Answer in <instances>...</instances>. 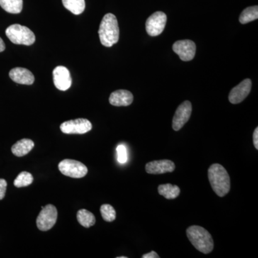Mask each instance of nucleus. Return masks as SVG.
Masks as SVG:
<instances>
[{
  "label": "nucleus",
  "instance_id": "nucleus-2",
  "mask_svg": "<svg viewBox=\"0 0 258 258\" xmlns=\"http://www.w3.org/2000/svg\"><path fill=\"white\" fill-rule=\"evenodd\" d=\"M98 34L103 46L112 47L118 42L119 39V28L116 17L114 15L108 13L103 17Z\"/></svg>",
  "mask_w": 258,
  "mask_h": 258
},
{
  "label": "nucleus",
  "instance_id": "nucleus-22",
  "mask_svg": "<svg viewBox=\"0 0 258 258\" xmlns=\"http://www.w3.org/2000/svg\"><path fill=\"white\" fill-rule=\"evenodd\" d=\"M33 181V176L30 173L23 171L18 174V177L14 181V185L16 187H25L32 184Z\"/></svg>",
  "mask_w": 258,
  "mask_h": 258
},
{
  "label": "nucleus",
  "instance_id": "nucleus-3",
  "mask_svg": "<svg viewBox=\"0 0 258 258\" xmlns=\"http://www.w3.org/2000/svg\"><path fill=\"white\" fill-rule=\"evenodd\" d=\"M186 235L194 247L204 254L213 250L214 241L208 230L200 226H190L186 230Z\"/></svg>",
  "mask_w": 258,
  "mask_h": 258
},
{
  "label": "nucleus",
  "instance_id": "nucleus-24",
  "mask_svg": "<svg viewBox=\"0 0 258 258\" xmlns=\"http://www.w3.org/2000/svg\"><path fill=\"white\" fill-rule=\"evenodd\" d=\"M117 160L120 164H123L128 161V153L124 145H118L116 148Z\"/></svg>",
  "mask_w": 258,
  "mask_h": 258
},
{
  "label": "nucleus",
  "instance_id": "nucleus-9",
  "mask_svg": "<svg viewBox=\"0 0 258 258\" xmlns=\"http://www.w3.org/2000/svg\"><path fill=\"white\" fill-rule=\"evenodd\" d=\"M173 50L179 56L181 60L190 61L195 57L196 45L191 40H179L174 42Z\"/></svg>",
  "mask_w": 258,
  "mask_h": 258
},
{
  "label": "nucleus",
  "instance_id": "nucleus-25",
  "mask_svg": "<svg viewBox=\"0 0 258 258\" xmlns=\"http://www.w3.org/2000/svg\"><path fill=\"white\" fill-rule=\"evenodd\" d=\"M8 183L5 179H0V200H3L6 194Z\"/></svg>",
  "mask_w": 258,
  "mask_h": 258
},
{
  "label": "nucleus",
  "instance_id": "nucleus-5",
  "mask_svg": "<svg viewBox=\"0 0 258 258\" xmlns=\"http://www.w3.org/2000/svg\"><path fill=\"white\" fill-rule=\"evenodd\" d=\"M59 170L64 176L72 178L84 177L88 174V168L83 163L72 159H64L58 164Z\"/></svg>",
  "mask_w": 258,
  "mask_h": 258
},
{
  "label": "nucleus",
  "instance_id": "nucleus-4",
  "mask_svg": "<svg viewBox=\"0 0 258 258\" xmlns=\"http://www.w3.org/2000/svg\"><path fill=\"white\" fill-rule=\"evenodd\" d=\"M5 33L10 41L16 45H25L29 46L35 41V35L33 32L27 27L19 24L10 25L7 28Z\"/></svg>",
  "mask_w": 258,
  "mask_h": 258
},
{
  "label": "nucleus",
  "instance_id": "nucleus-15",
  "mask_svg": "<svg viewBox=\"0 0 258 258\" xmlns=\"http://www.w3.org/2000/svg\"><path fill=\"white\" fill-rule=\"evenodd\" d=\"M134 101V96L126 90H118L111 93L109 98L110 103L114 106H128Z\"/></svg>",
  "mask_w": 258,
  "mask_h": 258
},
{
  "label": "nucleus",
  "instance_id": "nucleus-16",
  "mask_svg": "<svg viewBox=\"0 0 258 258\" xmlns=\"http://www.w3.org/2000/svg\"><path fill=\"white\" fill-rule=\"evenodd\" d=\"M34 147H35V144L32 140L23 139L18 141L12 147V152L16 157H22L31 152Z\"/></svg>",
  "mask_w": 258,
  "mask_h": 258
},
{
  "label": "nucleus",
  "instance_id": "nucleus-11",
  "mask_svg": "<svg viewBox=\"0 0 258 258\" xmlns=\"http://www.w3.org/2000/svg\"><path fill=\"white\" fill-rule=\"evenodd\" d=\"M53 82L55 87L60 91H67L72 85L71 74L64 66H57L53 70Z\"/></svg>",
  "mask_w": 258,
  "mask_h": 258
},
{
  "label": "nucleus",
  "instance_id": "nucleus-28",
  "mask_svg": "<svg viewBox=\"0 0 258 258\" xmlns=\"http://www.w3.org/2000/svg\"><path fill=\"white\" fill-rule=\"evenodd\" d=\"M5 50V42H3V39L0 37V52H3Z\"/></svg>",
  "mask_w": 258,
  "mask_h": 258
},
{
  "label": "nucleus",
  "instance_id": "nucleus-10",
  "mask_svg": "<svg viewBox=\"0 0 258 258\" xmlns=\"http://www.w3.org/2000/svg\"><path fill=\"white\" fill-rule=\"evenodd\" d=\"M191 111H192L191 103L188 101H184L178 107L173 118L172 127L174 131L177 132L184 126L191 116Z\"/></svg>",
  "mask_w": 258,
  "mask_h": 258
},
{
  "label": "nucleus",
  "instance_id": "nucleus-7",
  "mask_svg": "<svg viewBox=\"0 0 258 258\" xmlns=\"http://www.w3.org/2000/svg\"><path fill=\"white\" fill-rule=\"evenodd\" d=\"M167 17L162 12H156L151 15L146 22V30L149 35L152 37L161 35L165 28Z\"/></svg>",
  "mask_w": 258,
  "mask_h": 258
},
{
  "label": "nucleus",
  "instance_id": "nucleus-6",
  "mask_svg": "<svg viewBox=\"0 0 258 258\" xmlns=\"http://www.w3.org/2000/svg\"><path fill=\"white\" fill-rule=\"evenodd\" d=\"M57 219V210L52 205L42 207L41 212L37 217L36 222L39 230L47 231L55 225Z\"/></svg>",
  "mask_w": 258,
  "mask_h": 258
},
{
  "label": "nucleus",
  "instance_id": "nucleus-26",
  "mask_svg": "<svg viewBox=\"0 0 258 258\" xmlns=\"http://www.w3.org/2000/svg\"><path fill=\"white\" fill-rule=\"evenodd\" d=\"M159 254L157 253V252H154V251H152V252H149V253L144 254L143 256H142V258H159Z\"/></svg>",
  "mask_w": 258,
  "mask_h": 258
},
{
  "label": "nucleus",
  "instance_id": "nucleus-1",
  "mask_svg": "<svg viewBox=\"0 0 258 258\" xmlns=\"http://www.w3.org/2000/svg\"><path fill=\"white\" fill-rule=\"evenodd\" d=\"M208 178L214 191L220 198L230 190V178L227 170L219 164H212L208 169Z\"/></svg>",
  "mask_w": 258,
  "mask_h": 258
},
{
  "label": "nucleus",
  "instance_id": "nucleus-21",
  "mask_svg": "<svg viewBox=\"0 0 258 258\" xmlns=\"http://www.w3.org/2000/svg\"><path fill=\"white\" fill-rule=\"evenodd\" d=\"M258 18V7L252 6L246 8L241 13L240 22L242 24L248 23L249 22L254 21Z\"/></svg>",
  "mask_w": 258,
  "mask_h": 258
},
{
  "label": "nucleus",
  "instance_id": "nucleus-14",
  "mask_svg": "<svg viewBox=\"0 0 258 258\" xmlns=\"http://www.w3.org/2000/svg\"><path fill=\"white\" fill-rule=\"evenodd\" d=\"M10 79L19 84L32 85L35 81V76L29 70L23 68H15L10 71Z\"/></svg>",
  "mask_w": 258,
  "mask_h": 258
},
{
  "label": "nucleus",
  "instance_id": "nucleus-23",
  "mask_svg": "<svg viewBox=\"0 0 258 258\" xmlns=\"http://www.w3.org/2000/svg\"><path fill=\"white\" fill-rule=\"evenodd\" d=\"M102 217L105 221L111 222L114 221L116 217V212L111 205L105 204L101 207Z\"/></svg>",
  "mask_w": 258,
  "mask_h": 258
},
{
  "label": "nucleus",
  "instance_id": "nucleus-19",
  "mask_svg": "<svg viewBox=\"0 0 258 258\" xmlns=\"http://www.w3.org/2000/svg\"><path fill=\"white\" fill-rule=\"evenodd\" d=\"M77 219L79 223L86 228H89L96 223V217L94 215L85 209L80 210L78 212Z\"/></svg>",
  "mask_w": 258,
  "mask_h": 258
},
{
  "label": "nucleus",
  "instance_id": "nucleus-12",
  "mask_svg": "<svg viewBox=\"0 0 258 258\" xmlns=\"http://www.w3.org/2000/svg\"><path fill=\"white\" fill-rule=\"evenodd\" d=\"M252 82L250 80H244L240 84L232 88L229 95V101L232 104H237L243 101L250 92Z\"/></svg>",
  "mask_w": 258,
  "mask_h": 258
},
{
  "label": "nucleus",
  "instance_id": "nucleus-20",
  "mask_svg": "<svg viewBox=\"0 0 258 258\" xmlns=\"http://www.w3.org/2000/svg\"><path fill=\"white\" fill-rule=\"evenodd\" d=\"M62 1L64 8L74 15H81L86 8L85 0H62Z\"/></svg>",
  "mask_w": 258,
  "mask_h": 258
},
{
  "label": "nucleus",
  "instance_id": "nucleus-29",
  "mask_svg": "<svg viewBox=\"0 0 258 258\" xmlns=\"http://www.w3.org/2000/svg\"><path fill=\"white\" fill-rule=\"evenodd\" d=\"M127 257H123V256H122V257H118V258H126Z\"/></svg>",
  "mask_w": 258,
  "mask_h": 258
},
{
  "label": "nucleus",
  "instance_id": "nucleus-13",
  "mask_svg": "<svg viewBox=\"0 0 258 258\" xmlns=\"http://www.w3.org/2000/svg\"><path fill=\"white\" fill-rule=\"evenodd\" d=\"M175 164L171 160L153 161L146 164V171L150 174H161L175 170Z\"/></svg>",
  "mask_w": 258,
  "mask_h": 258
},
{
  "label": "nucleus",
  "instance_id": "nucleus-18",
  "mask_svg": "<svg viewBox=\"0 0 258 258\" xmlns=\"http://www.w3.org/2000/svg\"><path fill=\"white\" fill-rule=\"evenodd\" d=\"M0 6L12 14H18L23 10V0H0Z\"/></svg>",
  "mask_w": 258,
  "mask_h": 258
},
{
  "label": "nucleus",
  "instance_id": "nucleus-27",
  "mask_svg": "<svg viewBox=\"0 0 258 258\" xmlns=\"http://www.w3.org/2000/svg\"><path fill=\"white\" fill-rule=\"evenodd\" d=\"M253 144L255 149H258V128H255L253 134Z\"/></svg>",
  "mask_w": 258,
  "mask_h": 258
},
{
  "label": "nucleus",
  "instance_id": "nucleus-17",
  "mask_svg": "<svg viewBox=\"0 0 258 258\" xmlns=\"http://www.w3.org/2000/svg\"><path fill=\"white\" fill-rule=\"evenodd\" d=\"M159 195L167 200H174L180 195V189L176 185L161 184L158 187Z\"/></svg>",
  "mask_w": 258,
  "mask_h": 258
},
{
  "label": "nucleus",
  "instance_id": "nucleus-8",
  "mask_svg": "<svg viewBox=\"0 0 258 258\" xmlns=\"http://www.w3.org/2000/svg\"><path fill=\"white\" fill-rule=\"evenodd\" d=\"M92 129L91 122L86 118L68 120L60 125V130L66 134H83Z\"/></svg>",
  "mask_w": 258,
  "mask_h": 258
}]
</instances>
